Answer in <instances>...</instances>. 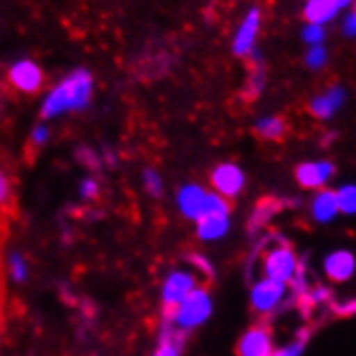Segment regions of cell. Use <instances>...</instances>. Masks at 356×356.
<instances>
[{
	"label": "cell",
	"mask_w": 356,
	"mask_h": 356,
	"mask_svg": "<svg viewBox=\"0 0 356 356\" xmlns=\"http://www.w3.org/2000/svg\"><path fill=\"white\" fill-rule=\"evenodd\" d=\"M212 311H214L212 296H209V291L205 287L199 285L166 316V326H171L173 330L186 334L199 328L201 324H205L209 316H212Z\"/></svg>",
	"instance_id": "cell-3"
},
{
	"label": "cell",
	"mask_w": 356,
	"mask_h": 356,
	"mask_svg": "<svg viewBox=\"0 0 356 356\" xmlns=\"http://www.w3.org/2000/svg\"><path fill=\"white\" fill-rule=\"evenodd\" d=\"M346 102H348V89L343 85H330L328 89L311 97L309 113L320 121H328L346 106Z\"/></svg>",
	"instance_id": "cell-10"
},
{
	"label": "cell",
	"mask_w": 356,
	"mask_h": 356,
	"mask_svg": "<svg viewBox=\"0 0 356 356\" xmlns=\"http://www.w3.org/2000/svg\"><path fill=\"white\" fill-rule=\"evenodd\" d=\"M184 337H186V334H181V332H177L171 326L164 324L162 337H160V343H158L154 356H179L181 346H184Z\"/></svg>",
	"instance_id": "cell-18"
},
{
	"label": "cell",
	"mask_w": 356,
	"mask_h": 356,
	"mask_svg": "<svg viewBox=\"0 0 356 356\" xmlns=\"http://www.w3.org/2000/svg\"><path fill=\"white\" fill-rule=\"evenodd\" d=\"M332 311L337 313L341 318H352L356 316V298L354 300H348V302H341V305H334Z\"/></svg>",
	"instance_id": "cell-28"
},
{
	"label": "cell",
	"mask_w": 356,
	"mask_h": 356,
	"mask_svg": "<svg viewBox=\"0 0 356 356\" xmlns=\"http://www.w3.org/2000/svg\"><path fill=\"white\" fill-rule=\"evenodd\" d=\"M143 184H145V191H147L152 197L160 199L164 193V186H162V177L156 169H145L143 171Z\"/></svg>",
	"instance_id": "cell-24"
},
{
	"label": "cell",
	"mask_w": 356,
	"mask_h": 356,
	"mask_svg": "<svg viewBox=\"0 0 356 356\" xmlns=\"http://www.w3.org/2000/svg\"><path fill=\"white\" fill-rule=\"evenodd\" d=\"M309 212H311V218L316 222H332L334 216L339 214V205H337V195H334V191H326V188H322V191L316 193V197L311 199V205H309Z\"/></svg>",
	"instance_id": "cell-14"
},
{
	"label": "cell",
	"mask_w": 356,
	"mask_h": 356,
	"mask_svg": "<svg viewBox=\"0 0 356 356\" xmlns=\"http://www.w3.org/2000/svg\"><path fill=\"white\" fill-rule=\"evenodd\" d=\"M337 195V205L339 212L343 214H356V184H343L339 191H334Z\"/></svg>",
	"instance_id": "cell-21"
},
{
	"label": "cell",
	"mask_w": 356,
	"mask_h": 356,
	"mask_svg": "<svg viewBox=\"0 0 356 356\" xmlns=\"http://www.w3.org/2000/svg\"><path fill=\"white\" fill-rule=\"evenodd\" d=\"M287 287H289L287 283H279L272 279H257L253 287H250V309L257 316H270L285 300Z\"/></svg>",
	"instance_id": "cell-6"
},
{
	"label": "cell",
	"mask_w": 356,
	"mask_h": 356,
	"mask_svg": "<svg viewBox=\"0 0 356 356\" xmlns=\"http://www.w3.org/2000/svg\"><path fill=\"white\" fill-rule=\"evenodd\" d=\"M255 134L264 140H281L287 134V123L279 115H268L255 121Z\"/></svg>",
	"instance_id": "cell-17"
},
{
	"label": "cell",
	"mask_w": 356,
	"mask_h": 356,
	"mask_svg": "<svg viewBox=\"0 0 356 356\" xmlns=\"http://www.w3.org/2000/svg\"><path fill=\"white\" fill-rule=\"evenodd\" d=\"M9 205H11V181L5 175V171L0 169V212H5Z\"/></svg>",
	"instance_id": "cell-25"
},
{
	"label": "cell",
	"mask_w": 356,
	"mask_h": 356,
	"mask_svg": "<svg viewBox=\"0 0 356 356\" xmlns=\"http://www.w3.org/2000/svg\"><path fill=\"white\" fill-rule=\"evenodd\" d=\"M80 195L85 197V199H93L97 197V184L93 179H85L80 186Z\"/></svg>",
	"instance_id": "cell-29"
},
{
	"label": "cell",
	"mask_w": 356,
	"mask_h": 356,
	"mask_svg": "<svg viewBox=\"0 0 356 356\" xmlns=\"http://www.w3.org/2000/svg\"><path fill=\"white\" fill-rule=\"evenodd\" d=\"M207 191L199 184H184L177 191V207L188 220H199L203 216V205H205Z\"/></svg>",
	"instance_id": "cell-13"
},
{
	"label": "cell",
	"mask_w": 356,
	"mask_h": 356,
	"mask_svg": "<svg viewBox=\"0 0 356 356\" xmlns=\"http://www.w3.org/2000/svg\"><path fill=\"white\" fill-rule=\"evenodd\" d=\"M300 261L294 246L281 236H272L259 246V255H257V270H259V279H272L279 283H287L294 279L296 270Z\"/></svg>",
	"instance_id": "cell-2"
},
{
	"label": "cell",
	"mask_w": 356,
	"mask_h": 356,
	"mask_svg": "<svg viewBox=\"0 0 356 356\" xmlns=\"http://www.w3.org/2000/svg\"><path fill=\"white\" fill-rule=\"evenodd\" d=\"M326 26H320V24H309L305 22V26L300 29V39L307 48H313V46H326Z\"/></svg>",
	"instance_id": "cell-20"
},
{
	"label": "cell",
	"mask_w": 356,
	"mask_h": 356,
	"mask_svg": "<svg viewBox=\"0 0 356 356\" xmlns=\"http://www.w3.org/2000/svg\"><path fill=\"white\" fill-rule=\"evenodd\" d=\"M302 60H305V65H307L311 72H322V70L328 65L330 52H328L326 46H313V48H307Z\"/></svg>",
	"instance_id": "cell-19"
},
{
	"label": "cell",
	"mask_w": 356,
	"mask_h": 356,
	"mask_svg": "<svg viewBox=\"0 0 356 356\" xmlns=\"http://www.w3.org/2000/svg\"><path fill=\"white\" fill-rule=\"evenodd\" d=\"M322 268L330 283H346L356 275V257L348 248H337L324 257Z\"/></svg>",
	"instance_id": "cell-12"
},
{
	"label": "cell",
	"mask_w": 356,
	"mask_h": 356,
	"mask_svg": "<svg viewBox=\"0 0 356 356\" xmlns=\"http://www.w3.org/2000/svg\"><path fill=\"white\" fill-rule=\"evenodd\" d=\"M272 352H275V337L266 322L246 328L236 346V356H272Z\"/></svg>",
	"instance_id": "cell-7"
},
{
	"label": "cell",
	"mask_w": 356,
	"mask_h": 356,
	"mask_svg": "<svg viewBox=\"0 0 356 356\" xmlns=\"http://www.w3.org/2000/svg\"><path fill=\"white\" fill-rule=\"evenodd\" d=\"M352 13L356 15V0H354V5H352Z\"/></svg>",
	"instance_id": "cell-31"
},
{
	"label": "cell",
	"mask_w": 356,
	"mask_h": 356,
	"mask_svg": "<svg viewBox=\"0 0 356 356\" xmlns=\"http://www.w3.org/2000/svg\"><path fill=\"white\" fill-rule=\"evenodd\" d=\"M232 220L229 216H203L197 220V236L203 242H216L227 236Z\"/></svg>",
	"instance_id": "cell-16"
},
{
	"label": "cell",
	"mask_w": 356,
	"mask_h": 356,
	"mask_svg": "<svg viewBox=\"0 0 356 356\" xmlns=\"http://www.w3.org/2000/svg\"><path fill=\"white\" fill-rule=\"evenodd\" d=\"M48 138H50L48 125H44V123L35 125L33 132H31V143L35 145V147H41V145H46V143H48Z\"/></svg>",
	"instance_id": "cell-26"
},
{
	"label": "cell",
	"mask_w": 356,
	"mask_h": 356,
	"mask_svg": "<svg viewBox=\"0 0 356 356\" xmlns=\"http://www.w3.org/2000/svg\"><path fill=\"white\" fill-rule=\"evenodd\" d=\"M339 15V7L332 0H307L302 7V17L309 24L328 26Z\"/></svg>",
	"instance_id": "cell-15"
},
{
	"label": "cell",
	"mask_w": 356,
	"mask_h": 356,
	"mask_svg": "<svg viewBox=\"0 0 356 356\" xmlns=\"http://www.w3.org/2000/svg\"><path fill=\"white\" fill-rule=\"evenodd\" d=\"M261 19H264V13L257 5H253L244 13V17L240 19V24L236 29L234 41H232V52L236 56L246 58L257 50V39L261 33Z\"/></svg>",
	"instance_id": "cell-4"
},
{
	"label": "cell",
	"mask_w": 356,
	"mask_h": 356,
	"mask_svg": "<svg viewBox=\"0 0 356 356\" xmlns=\"http://www.w3.org/2000/svg\"><path fill=\"white\" fill-rule=\"evenodd\" d=\"M332 3L339 7V11H343V9H348V7L354 5V0H332Z\"/></svg>",
	"instance_id": "cell-30"
},
{
	"label": "cell",
	"mask_w": 356,
	"mask_h": 356,
	"mask_svg": "<svg viewBox=\"0 0 356 356\" xmlns=\"http://www.w3.org/2000/svg\"><path fill=\"white\" fill-rule=\"evenodd\" d=\"M9 85L19 93L33 95L44 87V72L35 60L19 58L9 67Z\"/></svg>",
	"instance_id": "cell-9"
},
{
	"label": "cell",
	"mask_w": 356,
	"mask_h": 356,
	"mask_svg": "<svg viewBox=\"0 0 356 356\" xmlns=\"http://www.w3.org/2000/svg\"><path fill=\"white\" fill-rule=\"evenodd\" d=\"M307 341H309V330H300L294 341L275 350V352H272V356H302L305 348H307Z\"/></svg>",
	"instance_id": "cell-23"
},
{
	"label": "cell",
	"mask_w": 356,
	"mask_h": 356,
	"mask_svg": "<svg viewBox=\"0 0 356 356\" xmlns=\"http://www.w3.org/2000/svg\"><path fill=\"white\" fill-rule=\"evenodd\" d=\"M93 97V76L87 70H74L46 93L41 102V119H54L65 113H78Z\"/></svg>",
	"instance_id": "cell-1"
},
{
	"label": "cell",
	"mask_w": 356,
	"mask_h": 356,
	"mask_svg": "<svg viewBox=\"0 0 356 356\" xmlns=\"http://www.w3.org/2000/svg\"><path fill=\"white\" fill-rule=\"evenodd\" d=\"M341 33H343L348 39H356V15H354L352 11L346 13L343 19H341Z\"/></svg>",
	"instance_id": "cell-27"
},
{
	"label": "cell",
	"mask_w": 356,
	"mask_h": 356,
	"mask_svg": "<svg viewBox=\"0 0 356 356\" xmlns=\"http://www.w3.org/2000/svg\"><path fill=\"white\" fill-rule=\"evenodd\" d=\"M334 164L330 160H309L296 166L294 177L307 191H322V188L334 177Z\"/></svg>",
	"instance_id": "cell-11"
},
{
	"label": "cell",
	"mask_w": 356,
	"mask_h": 356,
	"mask_svg": "<svg viewBox=\"0 0 356 356\" xmlns=\"http://www.w3.org/2000/svg\"><path fill=\"white\" fill-rule=\"evenodd\" d=\"M199 287V281L195 277V272L191 270H173L166 275L162 283V309H164V318L191 294L193 289Z\"/></svg>",
	"instance_id": "cell-5"
},
{
	"label": "cell",
	"mask_w": 356,
	"mask_h": 356,
	"mask_svg": "<svg viewBox=\"0 0 356 356\" xmlns=\"http://www.w3.org/2000/svg\"><path fill=\"white\" fill-rule=\"evenodd\" d=\"M9 277L15 281V283H24L29 279V264L24 259L22 253H17V250H13V253L9 255Z\"/></svg>",
	"instance_id": "cell-22"
},
{
	"label": "cell",
	"mask_w": 356,
	"mask_h": 356,
	"mask_svg": "<svg viewBox=\"0 0 356 356\" xmlns=\"http://www.w3.org/2000/svg\"><path fill=\"white\" fill-rule=\"evenodd\" d=\"M209 184H212V191L220 197H225L227 201L236 199L246 186V175L234 162H222L209 175Z\"/></svg>",
	"instance_id": "cell-8"
}]
</instances>
